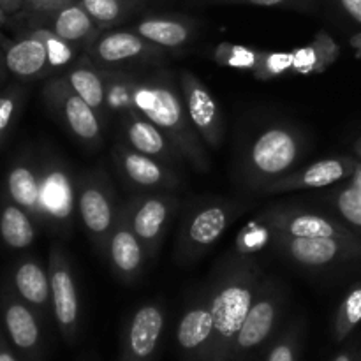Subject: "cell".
<instances>
[{
    "label": "cell",
    "mask_w": 361,
    "mask_h": 361,
    "mask_svg": "<svg viewBox=\"0 0 361 361\" xmlns=\"http://www.w3.org/2000/svg\"><path fill=\"white\" fill-rule=\"evenodd\" d=\"M263 274L245 252L231 254L210 282L214 338L207 361H229L233 345L257 295Z\"/></svg>",
    "instance_id": "1"
},
{
    "label": "cell",
    "mask_w": 361,
    "mask_h": 361,
    "mask_svg": "<svg viewBox=\"0 0 361 361\" xmlns=\"http://www.w3.org/2000/svg\"><path fill=\"white\" fill-rule=\"evenodd\" d=\"M130 106L133 111L155 123L197 171L210 169L204 141L190 122L182 92L169 78H130Z\"/></svg>",
    "instance_id": "2"
},
{
    "label": "cell",
    "mask_w": 361,
    "mask_h": 361,
    "mask_svg": "<svg viewBox=\"0 0 361 361\" xmlns=\"http://www.w3.org/2000/svg\"><path fill=\"white\" fill-rule=\"evenodd\" d=\"M305 154V136L296 127L277 123L256 136L242 159V178L250 189L259 192L263 187L277 182L298 169Z\"/></svg>",
    "instance_id": "3"
},
{
    "label": "cell",
    "mask_w": 361,
    "mask_h": 361,
    "mask_svg": "<svg viewBox=\"0 0 361 361\" xmlns=\"http://www.w3.org/2000/svg\"><path fill=\"white\" fill-rule=\"evenodd\" d=\"M245 210L247 204L242 201L210 200L187 212L176 235V263L189 267L201 259Z\"/></svg>",
    "instance_id": "4"
},
{
    "label": "cell",
    "mask_w": 361,
    "mask_h": 361,
    "mask_svg": "<svg viewBox=\"0 0 361 361\" xmlns=\"http://www.w3.org/2000/svg\"><path fill=\"white\" fill-rule=\"evenodd\" d=\"M288 302V289L281 281L263 277L247 319L238 331L229 361H249L279 328Z\"/></svg>",
    "instance_id": "5"
},
{
    "label": "cell",
    "mask_w": 361,
    "mask_h": 361,
    "mask_svg": "<svg viewBox=\"0 0 361 361\" xmlns=\"http://www.w3.org/2000/svg\"><path fill=\"white\" fill-rule=\"evenodd\" d=\"M76 207L88 238L99 252L104 254L120 207L111 182L102 169H92L76 180Z\"/></svg>",
    "instance_id": "6"
},
{
    "label": "cell",
    "mask_w": 361,
    "mask_h": 361,
    "mask_svg": "<svg viewBox=\"0 0 361 361\" xmlns=\"http://www.w3.org/2000/svg\"><path fill=\"white\" fill-rule=\"evenodd\" d=\"M268 236L277 252L298 267L312 268V270L361 256V238L345 240L335 236L303 238V236H288L279 233H268Z\"/></svg>",
    "instance_id": "7"
},
{
    "label": "cell",
    "mask_w": 361,
    "mask_h": 361,
    "mask_svg": "<svg viewBox=\"0 0 361 361\" xmlns=\"http://www.w3.org/2000/svg\"><path fill=\"white\" fill-rule=\"evenodd\" d=\"M44 99L76 140L90 148L101 147L104 122L88 102L73 90L66 76L56 78L46 85Z\"/></svg>",
    "instance_id": "8"
},
{
    "label": "cell",
    "mask_w": 361,
    "mask_h": 361,
    "mask_svg": "<svg viewBox=\"0 0 361 361\" xmlns=\"http://www.w3.org/2000/svg\"><path fill=\"white\" fill-rule=\"evenodd\" d=\"M51 286V314L67 344H73L80 331V295L73 264L60 245H53L48 263Z\"/></svg>",
    "instance_id": "9"
},
{
    "label": "cell",
    "mask_w": 361,
    "mask_h": 361,
    "mask_svg": "<svg viewBox=\"0 0 361 361\" xmlns=\"http://www.w3.org/2000/svg\"><path fill=\"white\" fill-rule=\"evenodd\" d=\"M176 208L178 201L171 194H141L126 204L130 228L143 243L148 259L157 256Z\"/></svg>",
    "instance_id": "10"
},
{
    "label": "cell",
    "mask_w": 361,
    "mask_h": 361,
    "mask_svg": "<svg viewBox=\"0 0 361 361\" xmlns=\"http://www.w3.org/2000/svg\"><path fill=\"white\" fill-rule=\"evenodd\" d=\"M41 171V204L46 224L55 229L73 228L76 207V180L69 166L49 161L39 168Z\"/></svg>",
    "instance_id": "11"
},
{
    "label": "cell",
    "mask_w": 361,
    "mask_h": 361,
    "mask_svg": "<svg viewBox=\"0 0 361 361\" xmlns=\"http://www.w3.org/2000/svg\"><path fill=\"white\" fill-rule=\"evenodd\" d=\"M180 92H182L190 122L196 127L201 140L207 147L217 150L224 141L226 123L222 109L219 108L212 92L190 71L180 73Z\"/></svg>",
    "instance_id": "12"
},
{
    "label": "cell",
    "mask_w": 361,
    "mask_h": 361,
    "mask_svg": "<svg viewBox=\"0 0 361 361\" xmlns=\"http://www.w3.org/2000/svg\"><path fill=\"white\" fill-rule=\"evenodd\" d=\"M268 233H279L288 236H303V238H335L356 240L358 236L345 228L341 222L326 217V215L314 214V212L298 210V208H271L264 210L256 219Z\"/></svg>",
    "instance_id": "13"
},
{
    "label": "cell",
    "mask_w": 361,
    "mask_h": 361,
    "mask_svg": "<svg viewBox=\"0 0 361 361\" xmlns=\"http://www.w3.org/2000/svg\"><path fill=\"white\" fill-rule=\"evenodd\" d=\"M166 312L159 303H145L126 323L118 361H152L161 345Z\"/></svg>",
    "instance_id": "14"
},
{
    "label": "cell",
    "mask_w": 361,
    "mask_h": 361,
    "mask_svg": "<svg viewBox=\"0 0 361 361\" xmlns=\"http://www.w3.org/2000/svg\"><path fill=\"white\" fill-rule=\"evenodd\" d=\"M87 55L95 66L109 69L122 63L162 59L164 49L148 42L134 30H111L99 34L87 46Z\"/></svg>",
    "instance_id": "15"
},
{
    "label": "cell",
    "mask_w": 361,
    "mask_h": 361,
    "mask_svg": "<svg viewBox=\"0 0 361 361\" xmlns=\"http://www.w3.org/2000/svg\"><path fill=\"white\" fill-rule=\"evenodd\" d=\"M214 338L210 288L200 291L183 310L176 326V344L185 361H207Z\"/></svg>",
    "instance_id": "16"
},
{
    "label": "cell",
    "mask_w": 361,
    "mask_h": 361,
    "mask_svg": "<svg viewBox=\"0 0 361 361\" xmlns=\"http://www.w3.org/2000/svg\"><path fill=\"white\" fill-rule=\"evenodd\" d=\"M360 162L353 157H331L323 161L312 162L302 169L288 173L286 176L279 178L277 182L263 187L259 192L263 194H284L291 190L302 189H323V187L334 185L345 178L355 176Z\"/></svg>",
    "instance_id": "17"
},
{
    "label": "cell",
    "mask_w": 361,
    "mask_h": 361,
    "mask_svg": "<svg viewBox=\"0 0 361 361\" xmlns=\"http://www.w3.org/2000/svg\"><path fill=\"white\" fill-rule=\"evenodd\" d=\"M104 256L108 257L116 277L126 284H134L143 274L148 257L143 243L140 242L136 233L130 228L126 204L120 207L115 228L108 238Z\"/></svg>",
    "instance_id": "18"
},
{
    "label": "cell",
    "mask_w": 361,
    "mask_h": 361,
    "mask_svg": "<svg viewBox=\"0 0 361 361\" xmlns=\"http://www.w3.org/2000/svg\"><path fill=\"white\" fill-rule=\"evenodd\" d=\"M2 319L7 337L25 361H41L42 331L39 314L16 296H4Z\"/></svg>",
    "instance_id": "19"
},
{
    "label": "cell",
    "mask_w": 361,
    "mask_h": 361,
    "mask_svg": "<svg viewBox=\"0 0 361 361\" xmlns=\"http://www.w3.org/2000/svg\"><path fill=\"white\" fill-rule=\"evenodd\" d=\"M115 161L120 171L133 185L141 189H175L180 183L169 164L159 159L133 150L127 145L115 148Z\"/></svg>",
    "instance_id": "20"
},
{
    "label": "cell",
    "mask_w": 361,
    "mask_h": 361,
    "mask_svg": "<svg viewBox=\"0 0 361 361\" xmlns=\"http://www.w3.org/2000/svg\"><path fill=\"white\" fill-rule=\"evenodd\" d=\"M122 134L127 147H130L133 150L159 159V161L166 162V164L183 161L182 154L171 143V140L155 123H152L150 120L145 118L140 113H123Z\"/></svg>",
    "instance_id": "21"
},
{
    "label": "cell",
    "mask_w": 361,
    "mask_h": 361,
    "mask_svg": "<svg viewBox=\"0 0 361 361\" xmlns=\"http://www.w3.org/2000/svg\"><path fill=\"white\" fill-rule=\"evenodd\" d=\"M133 30L159 48L176 49L192 41L196 21L180 14H154L137 21Z\"/></svg>",
    "instance_id": "22"
},
{
    "label": "cell",
    "mask_w": 361,
    "mask_h": 361,
    "mask_svg": "<svg viewBox=\"0 0 361 361\" xmlns=\"http://www.w3.org/2000/svg\"><path fill=\"white\" fill-rule=\"evenodd\" d=\"M14 289L25 303L39 316H48L51 310V286L48 268L37 259H23L13 275Z\"/></svg>",
    "instance_id": "23"
},
{
    "label": "cell",
    "mask_w": 361,
    "mask_h": 361,
    "mask_svg": "<svg viewBox=\"0 0 361 361\" xmlns=\"http://www.w3.org/2000/svg\"><path fill=\"white\" fill-rule=\"evenodd\" d=\"M42 16L48 18L46 28L55 32L59 37L66 39L67 42L85 46V48L97 37L99 30H101L78 0L66 4L51 13H44Z\"/></svg>",
    "instance_id": "24"
},
{
    "label": "cell",
    "mask_w": 361,
    "mask_h": 361,
    "mask_svg": "<svg viewBox=\"0 0 361 361\" xmlns=\"http://www.w3.org/2000/svg\"><path fill=\"white\" fill-rule=\"evenodd\" d=\"M4 66L18 78H37L49 71L46 46L34 32L9 42L4 51Z\"/></svg>",
    "instance_id": "25"
},
{
    "label": "cell",
    "mask_w": 361,
    "mask_h": 361,
    "mask_svg": "<svg viewBox=\"0 0 361 361\" xmlns=\"http://www.w3.org/2000/svg\"><path fill=\"white\" fill-rule=\"evenodd\" d=\"M7 192L13 203L27 210L35 222H44L41 204V171L20 162L7 175Z\"/></svg>",
    "instance_id": "26"
},
{
    "label": "cell",
    "mask_w": 361,
    "mask_h": 361,
    "mask_svg": "<svg viewBox=\"0 0 361 361\" xmlns=\"http://www.w3.org/2000/svg\"><path fill=\"white\" fill-rule=\"evenodd\" d=\"M66 80L73 87V90L80 95L83 101L88 102L92 109L97 113L104 122L106 111H108V104H106V83H104V73L99 71L97 67L90 66V59L83 60V62L76 63L69 73L66 74Z\"/></svg>",
    "instance_id": "27"
},
{
    "label": "cell",
    "mask_w": 361,
    "mask_h": 361,
    "mask_svg": "<svg viewBox=\"0 0 361 361\" xmlns=\"http://www.w3.org/2000/svg\"><path fill=\"white\" fill-rule=\"evenodd\" d=\"M291 53L293 73L316 74L326 71L338 59L341 49L328 32L321 30L309 46H303Z\"/></svg>",
    "instance_id": "28"
},
{
    "label": "cell",
    "mask_w": 361,
    "mask_h": 361,
    "mask_svg": "<svg viewBox=\"0 0 361 361\" xmlns=\"http://www.w3.org/2000/svg\"><path fill=\"white\" fill-rule=\"evenodd\" d=\"M34 217L18 207L16 203H6L0 210V236L11 249H27L35 240Z\"/></svg>",
    "instance_id": "29"
},
{
    "label": "cell",
    "mask_w": 361,
    "mask_h": 361,
    "mask_svg": "<svg viewBox=\"0 0 361 361\" xmlns=\"http://www.w3.org/2000/svg\"><path fill=\"white\" fill-rule=\"evenodd\" d=\"M90 14L99 28H109L120 23L127 14L140 6L141 0H78Z\"/></svg>",
    "instance_id": "30"
},
{
    "label": "cell",
    "mask_w": 361,
    "mask_h": 361,
    "mask_svg": "<svg viewBox=\"0 0 361 361\" xmlns=\"http://www.w3.org/2000/svg\"><path fill=\"white\" fill-rule=\"evenodd\" d=\"M361 323V284L355 286L344 302L341 303L335 316L334 335L337 342H344L353 334L356 326Z\"/></svg>",
    "instance_id": "31"
},
{
    "label": "cell",
    "mask_w": 361,
    "mask_h": 361,
    "mask_svg": "<svg viewBox=\"0 0 361 361\" xmlns=\"http://www.w3.org/2000/svg\"><path fill=\"white\" fill-rule=\"evenodd\" d=\"M32 32L44 42L46 51H48L49 69H60V67L69 66V63H73V60L78 56L80 46L73 44V42H67L66 39L59 37V35H56L55 32L49 30V28L37 27Z\"/></svg>",
    "instance_id": "32"
},
{
    "label": "cell",
    "mask_w": 361,
    "mask_h": 361,
    "mask_svg": "<svg viewBox=\"0 0 361 361\" xmlns=\"http://www.w3.org/2000/svg\"><path fill=\"white\" fill-rule=\"evenodd\" d=\"M259 49L247 48V46L240 44H231V42H221V44L215 48L214 59L215 62L221 63L224 67H231V69H242V71H250L254 73V69L257 67V62L261 59Z\"/></svg>",
    "instance_id": "33"
},
{
    "label": "cell",
    "mask_w": 361,
    "mask_h": 361,
    "mask_svg": "<svg viewBox=\"0 0 361 361\" xmlns=\"http://www.w3.org/2000/svg\"><path fill=\"white\" fill-rule=\"evenodd\" d=\"M302 323H291L281 337L275 341L268 353L267 361H298L300 348H302Z\"/></svg>",
    "instance_id": "34"
},
{
    "label": "cell",
    "mask_w": 361,
    "mask_h": 361,
    "mask_svg": "<svg viewBox=\"0 0 361 361\" xmlns=\"http://www.w3.org/2000/svg\"><path fill=\"white\" fill-rule=\"evenodd\" d=\"M187 4L197 7L207 6H259V7H284V9L310 13L316 9L317 0H187Z\"/></svg>",
    "instance_id": "35"
},
{
    "label": "cell",
    "mask_w": 361,
    "mask_h": 361,
    "mask_svg": "<svg viewBox=\"0 0 361 361\" xmlns=\"http://www.w3.org/2000/svg\"><path fill=\"white\" fill-rule=\"evenodd\" d=\"M293 73V53L286 51H263L254 69V78L259 81H271L284 74Z\"/></svg>",
    "instance_id": "36"
},
{
    "label": "cell",
    "mask_w": 361,
    "mask_h": 361,
    "mask_svg": "<svg viewBox=\"0 0 361 361\" xmlns=\"http://www.w3.org/2000/svg\"><path fill=\"white\" fill-rule=\"evenodd\" d=\"M335 207L349 224L361 228V187L356 182L349 183L335 194Z\"/></svg>",
    "instance_id": "37"
},
{
    "label": "cell",
    "mask_w": 361,
    "mask_h": 361,
    "mask_svg": "<svg viewBox=\"0 0 361 361\" xmlns=\"http://www.w3.org/2000/svg\"><path fill=\"white\" fill-rule=\"evenodd\" d=\"M20 102L21 94H16V92L0 95V137H4V134L13 126L14 116L20 109Z\"/></svg>",
    "instance_id": "38"
},
{
    "label": "cell",
    "mask_w": 361,
    "mask_h": 361,
    "mask_svg": "<svg viewBox=\"0 0 361 361\" xmlns=\"http://www.w3.org/2000/svg\"><path fill=\"white\" fill-rule=\"evenodd\" d=\"M74 2V0H25L23 7L30 13L35 14H44L51 13V11L59 9V7L66 6V4Z\"/></svg>",
    "instance_id": "39"
},
{
    "label": "cell",
    "mask_w": 361,
    "mask_h": 361,
    "mask_svg": "<svg viewBox=\"0 0 361 361\" xmlns=\"http://www.w3.org/2000/svg\"><path fill=\"white\" fill-rule=\"evenodd\" d=\"M338 7L348 14L349 18L361 25V0H335Z\"/></svg>",
    "instance_id": "40"
},
{
    "label": "cell",
    "mask_w": 361,
    "mask_h": 361,
    "mask_svg": "<svg viewBox=\"0 0 361 361\" xmlns=\"http://www.w3.org/2000/svg\"><path fill=\"white\" fill-rule=\"evenodd\" d=\"M0 361H18L16 355L11 351L9 344L6 342V337H4L2 331H0Z\"/></svg>",
    "instance_id": "41"
},
{
    "label": "cell",
    "mask_w": 361,
    "mask_h": 361,
    "mask_svg": "<svg viewBox=\"0 0 361 361\" xmlns=\"http://www.w3.org/2000/svg\"><path fill=\"white\" fill-rule=\"evenodd\" d=\"M334 361H361V349L358 348H349L342 351L341 355L335 356Z\"/></svg>",
    "instance_id": "42"
},
{
    "label": "cell",
    "mask_w": 361,
    "mask_h": 361,
    "mask_svg": "<svg viewBox=\"0 0 361 361\" xmlns=\"http://www.w3.org/2000/svg\"><path fill=\"white\" fill-rule=\"evenodd\" d=\"M2 7L6 9V13H16V11L23 9V4L25 0H0Z\"/></svg>",
    "instance_id": "43"
},
{
    "label": "cell",
    "mask_w": 361,
    "mask_h": 361,
    "mask_svg": "<svg viewBox=\"0 0 361 361\" xmlns=\"http://www.w3.org/2000/svg\"><path fill=\"white\" fill-rule=\"evenodd\" d=\"M6 21H7V13H6V9L2 7V4H0V27H2Z\"/></svg>",
    "instance_id": "44"
},
{
    "label": "cell",
    "mask_w": 361,
    "mask_h": 361,
    "mask_svg": "<svg viewBox=\"0 0 361 361\" xmlns=\"http://www.w3.org/2000/svg\"><path fill=\"white\" fill-rule=\"evenodd\" d=\"M353 148H355L356 155H358V157L361 159V136L358 137V140H356V141H355V147H353Z\"/></svg>",
    "instance_id": "45"
}]
</instances>
